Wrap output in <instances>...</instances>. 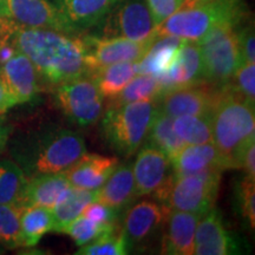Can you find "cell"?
Segmentation results:
<instances>
[{"instance_id":"cell-30","label":"cell","mask_w":255,"mask_h":255,"mask_svg":"<svg viewBox=\"0 0 255 255\" xmlns=\"http://www.w3.org/2000/svg\"><path fill=\"white\" fill-rule=\"evenodd\" d=\"M27 177L11 159L0 158V205H19Z\"/></svg>"},{"instance_id":"cell-18","label":"cell","mask_w":255,"mask_h":255,"mask_svg":"<svg viewBox=\"0 0 255 255\" xmlns=\"http://www.w3.org/2000/svg\"><path fill=\"white\" fill-rule=\"evenodd\" d=\"M237 241L223 227L221 215L210 208L197 223L194 239V254L228 255L238 251Z\"/></svg>"},{"instance_id":"cell-37","label":"cell","mask_w":255,"mask_h":255,"mask_svg":"<svg viewBox=\"0 0 255 255\" xmlns=\"http://www.w3.org/2000/svg\"><path fill=\"white\" fill-rule=\"evenodd\" d=\"M81 215L91 220V221L100 223V225L111 226L116 225L119 213L115 212L110 207L98 202V201H92V202L85 206V208L83 209Z\"/></svg>"},{"instance_id":"cell-5","label":"cell","mask_w":255,"mask_h":255,"mask_svg":"<svg viewBox=\"0 0 255 255\" xmlns=\"http://www.w3.org/2000/svg\"><path fill=\"white\" fill-rule=\"evenodd\" d=\"M158 111V100L138 101L108 108L103 117L105 138L119 154L131 156L148 136Z\"/></svg>"},{"instance_id":"cell-34","label":"cell","mask_w":255,"mask_h":255,"mask_svg":"<svg viewBox=\"0 0 255 255\" xmlns=\"http://www.w3.org/2000/svg\"><path fill=\"white\" fill-rule=\"evenodd\" d=\"M129 253L123 232L108 233L81 246L76 254L81 255H126Z\"/></svg>"},{"instance_id":"cell-43","label":"cell","mask_w":255,"mask_h":255,"mask_svg":"<svg viewBox=\"0 0 255 255\" xmlns=\"http://www.w3.org/2000/svg\"><path fill=\"white\" fill-rule=\"evenodd\" d=\"M8 136H9L8 127H6L4 122L0 120V152L4 150L6 144H7Z\"/></svg>"},{"instance_id":"cell-3","label":"cell","mask_w":255,"mask_h":255,"mask_svg":"<svg viewBox=\"0 0 255 255\" xmlns=\"http://www.w3.org/2000/svg\"><path fill=\"white\" fill-rule=\"evenodd\" d=\"M213 143L221 154L227 169L239 168L244 149L255 139L254 107L238 94L220 92L210 113Z\"/></svg>"},{"instance_id":"cell-10","label":"cell","mask_w":255,"mask_h":255,"mask_svg":"<svg viewBox=\"0 0 255 255\" xmlns=\"http://www.w3.org/2000/svg\"><path fill=\"white\" fill-rule=\"evenodd\" d=\"M110 14L104 37H122L133 41L157 37V26L145 0H120Z\"/></svg>"},{"instance_id":"cell-41","label":"cell","mask_w":255,"mask_h":255,"mask_svg":"<svg viewBox=\"0 0 255 255\" xmlns=\"http://www.w3.org/2000/svg\"><path fill=\"white\" fill-rule=\"evenodd\" d=\"M17 28L18 26L11 19L0 14V47L8 43L9 40H12Z\"/></svg>"},{"instance_id":"cell-26","label":"cell","mask_w":255,"mask_h":255,"mask_svg":"<svg viewBox=\"0 0 255 255\" xmlns=\"http://www.w3.org/2000/svg\"><path fill=\"white\" fill-rule=\"evenodd\" d=\"M55 229L51 208L41 206L23 207L20 212V231L24 247L36 246L46 233Z\"/></svg>"},{"instance_id":"cell-8","label":"cell","mask_w":255,"mask_h":255,"mask_svg":"<svg viewBox=\"0 0 255 255\" xmlns=\"http://www.w3.org/2000/svg\"><path fill=\"white\" fill-rule=\"evenodd\" d=\"M56 102L70 120L82 127L95 124L104 111V96L90 76L58 85Z\"/></svg>"},{"instance_id":"cell-25","label":"cell","mask_w":255,"mask_h":255,"mask_svg":"<svg viewBox=\"0 0 255 255\" xmlns=\"http://www.w3.org/2000/svg\"><path fill=\"white\" fill-rule=\"evenodd\" d=\"M96 190L81 189L70 186L60 194L55 206L51 208L53 220H55V229L53 232H60V229L69 225L76 218L81 216L83 209L89 203L95 201Z\"/></svg>"},{"instance_id":"cell-2","label":"cell","mask_w":255,"mask_h":255,"mask_svg":"<svg viewBox=\"0 0 255 255\" xmlns=\"http://www.w3.org/2000/svg\"><path fill=\"white\" fill-rule=\"evenodd\" d=\"M87 154L81 133L63 128H50L25 137L13 146L15 163L27 178L62 173Z\"/></svg>"},{"instance_id":"cell-21","label":"cell","mask_w":255,"mask_h":255,"mask_svg":"<svg viewBox=\"0 0 255 255\" xmlns=\"http://www.w3.org/2000/svg\"><path fill=\"white\" fill-rule=\"evenodd\" d=\"M132 164L117 165L103 186L96 190L95 201L121 213L129 208L136 199Z\"/></svg>"},{"instance_id":"cell-4","label":"cell","mask_w":255,"mask_h":255,"mask_svg":"<svg viewBox=\"0 0 255 255\" xmlns=\"http://www.w3.org/2000/svg\"><path fill=\"white\" fill-rule=\"evenodd\" d=\"M247 15L244 0H203L183 6L157 26V36L199 41L215 25L239 26Z\"/></svg>"},{"instance_id":"cell-7","label":"cell","mask_w":255,"mask_h":255,"mask_svg":"<svg viewBox=\"0 0 255 255\" xmlns=\"http://www.w3.org/2000/svg\"><path fill=\"white\" fill-rule=\"evenodd\" d=\"M222 171L221 168L212 167L193 174H174L163 205L169 210L206 214L218 196Z\"/></svg>"},{"instance_id":"cell-29","label":"cell","mask_w":255,"mask_h":255,"mask_svg":"<svg viewBox=\"0 0 255 255\" xmlns=\"http://www.w3.org/2000/svg\"><path fill=\"white\" fill-rule=\"evenodd\" d=\"M162 91L157 77L148 73H137L119 95L111 98L108 108H117L131 102L158 100Z\"/></svg>"},{"instance_id":"cell-38","label":"cell","mask_w":255,"mask_h":255,"mask_svg":"<svg viewBox=\"0 0 255 255\" xmlns=\"http://www.w3.org/2000/svg\"><path fill=\"white\" fill-rule=\"evenodd\" d=\"M156 26L182 7L184 0H145Z\"/></svg>"},{"instance_id":"cell-42","label":"cell","mask_w":255,"mask_h":255,"mask_svg":"<svg viewBox=\"0 0 255 255\" xmlns=\"http://www.w3.org/2000/svg\"><path fill=\"white\" fill-rule=\"evenodd\" d=\"M14 105H17V102H15L13 96L9 94L7 88L5 87V84L0 79V115L5 114L6 111H8Z\"/></svg>"},{"instance_id":"cell-32","label":"cell","mask_w":255,"mask_h":255,"mask_svg":"<svg viewBox=\"0 0 255 255\" xmlns=\"http://www.w3.org/2000/svg\"><path fill=\"white\" fill-rule=\"evenodd\" d=\"M19 205H0V245L4 248L24 247Z\"/></svg>"},{"instance_id":"cell-46","label":"cell","mask_w":255,"mask_h":255,"mask_svg":"<svg viewBox=\"0 0 255 255\" xmlns=\"http://www.w3.org/2000/svg\"><path fill=\"white\" fill-rule=\"evenodd\" d=\"M1 253H4V247L1 246V245H0V254Z\"/></svg>"},{"instance_id":"cell-17","label":"cell","mask_w":255,"mask_h":255,"mask_svg":"<svg viewBox=\"0 0 255 255\" xmlns=\"http://www.w3.org/2000/svg\"><path fill=\"white\" fill-rule=\"evenodd\" d=\"M0 79L17 104L32 101L39 91V75L36 68L30 58L18 50L13 56L0 64Z\"/></svg>"},{"instance_id":"cell-45","label":"cell","mask_w":255,"mask_h":255,"mask_svg":"<svg viewBox=\"0 0 255 255\" xmlns=\"http://www.w3.org/2000/svg\"><path fill=\"white\" fill-rule=\"evenodd\" d=\"M199 1H203V0H184V2H183V5H182V7H183V6H189V5H193V4H195V2H199Z\"/></svg>"},{"instance_id":"cell-6","label":"cell","mask_w":255,"mask_h":255,"mask_svg":"<svg viewBox=\"0 0 255 255\" xmlns=\"http://www.w3.org/2000/svg\"><path fill=\"white\" fill-rule=\"evenodd\" d=\"M235 28L233 24H218L197 41L205 82L223 87L233 81L240 68L242 57Z\"/></svg>"},{"instance_id":"cell-14","label":"cell","mask_w":255,"mask_h":255,"mask_svg":"<svg viewBox=\"0 0 255 255\" xmlns=\"http://www.w3.org/2000/svg\"><path fill=\"white\" fill-rule=\"evenodd\" d=\"M157 79L163 91L173 88L195 87L206 83L197 41L183 39L174 63Z\"/></svg>"},{"instance_id":"cell-1","label":"cell","mask_w":255,"mask_h":255,"mask_svg":"<svg viewBox=\"0 0 255 255\" xmlns=\"http://www.w3.org/2000/svg\"><path fill=\"white\" fill-rule=\"evenodd\" d=\"M13 44L26 55L38 75L51 85H62L89 76L83 38L50 28L18 27Z\"/></svg>"},{"instance_id":"cell-36","label":"cell","mask_w":255,"mask_h":255,"mask_svg":"<svg viewBox=\"0 0 255 255\" xmlns=\"http://www.w3.org/2000/svg\"><path fill=\"white\" fill-rule=\"evenodd\" d=\"M238 203L240 206L242 218L246 220L252 231L255 227V180H251L247 176L242 178L239 184Z\"/></svg>"},{"instance_id":"cell-28","label":"cell","mask_w":255,"mask_h":255,"mask_svg":"<svg viewBox=\"0 0 255 255\" xmlns=\"http://www.w3.org/2000/svg\"><path fill=\"white\" fill-rule=\"evenodd\" d=\"M173 122V117L158 109L146 136L150 145L161 150L170 161L187 145V143L175 132Z\"/></svg>"},{"instance_id":"cell-23","label":"cell","mask_w":255,"mask_h":255,"mask_svg":"<svg viewBox=\"0 0 255 255\" xmlns=\"http://www.w3.org/2000/svg\"><path fill=\"white\" fill-rule=\"evenodd\" d=\"M175 175L197 173L203 169L218 167L226 170L225 161L213 142L202 144H187L171 159Z\"/></svg>"},{"instance_id":"cell-27","label":"cell","mask_w":255,"mask_h":255,"mask_svg":"<svg viewBox=\"0 0 255 255\" xmlns=\"http://www.w3.org/2000/svg\"><path fill=\"white\" fill-rule=\"evenodd\" d=\"M137 73L135 62H121L103 66L91 73L104 98H114Z\"/></svg>"},{"instance_id":"cell-24","label":"cell","mask_w":255,"mask_h":255,"mask_svg":"<svg viewBox=\"0 0 255 255\" xmlns=\"http://www.w3.org/2000/svg\"><path fill=\"white\" fill-rule=\"evenodd\" d=\"M182 41L174 36H157L144 57L136 63L137 73H148L155 77L163 75L174 63Z\"/></svg>"},{"instance_id":"cell-16","label":"cell","mask_w":255,"mask_h":255,"mask_svg":"<svg viewBox=\"0 0 255 255\" xmlns=\"http://www.w3.org/2000/svg\"><path fill=\"white\" fill-rule=\"evenodd\" d=\"M5 2L6 15L18 27L50 28L69 33L58 9L49 0H5Z\"/></svg>"},{"instance_id":"cell-20","label":"cell","mask_w":255,"mask_h":255,"mask_svg":"<svg viewBox=\"0 0 255 255\" xmlns=\"http://www.w3.org/2000/svg\"><path fill=\"white\" fill-rule=\"evenodd\" d=\"M119 165V158L84 154L63 173L72 187L97 190Z\"/></svg>"},{"instance_id":"cell-39","label":"cell","mask_w":255,"mask_h":255,"mask_svg":"<svg viewBox=\"0 0 255 255\" xmlns=\"http://www.w3.org/2000/svg\"><path fill=\"white\" fill-rule=\"evenodd\" d=\"M242 63H255V38L253 25L248 24L237 31Z\"/></svg>"},{"instance_id":"cell-12","label":"cell","mask_w":255,"mask_h":255,"mask_svg":"<svg viewBox=\"0 0 255 255\" xmlns=\"http://www.w3.org/2000/svg\"><path fill=\"white\" fill-rule=\"evenodd\" d=\"M168 213L169 209L163 203L154 201H142L127 209L122 232L128 250L150 240L163 227Z\"/></svg>"},{"instance_id":"cell-31","label":"cell","mask_w":255,"mask_h":255,"mask_svg":"<svg viewBox=\"0 0 255 255\" xmlns=\"http://www.w3.org/2000/svg\"><path fill=\"white\" fill-rule=\"evenodd\" d=\"M174 130L187 144L213 142L212 119L209 115H186L174 119Z\"/></svg>"},{"instance_id":"cell-15","label":"cell","mask_w":255,"mask_h":255,"mask_svg":"<svg viewBox=\"0 0 255 255\" xmlns=\"http://www.w3.org/2000/svg\"><path fill=\"white\" fill-rule=\"evenodd\" d=\"M219 96L197 85L168 89L159 96L158 109L173 119L186 115H209Z\"/></svg>"},{"instance_id":"cell-9","label":"cell","mask_w":255,"mask_h":255,"mask_svg":"<svg viewBox=\"0 0 255 255\" xmlns=\"http://www.w3.org/2000/svg\"><path fill=\"white\" fill-rule=\"evenodd\" d=\"M136 196L151 195L164 203L174 180L171 162L152 145L141 149L132 165Z\"/></svg>"},{"instance_id":"cell-33","label":"cell","mask_w":255,"mask_h":255,"mask_svg":"<svg viewBox=\"0 0 255 255\" xmlns=\"http://www.w3.org/2000/svg\"><path fill=\"white\" fill-rule=\"evenodd\" d=\"M115 231H117V225H100V223L91 221V220L81 215L60 229L59 233L68 234L75 241V244L81 247L96 240L102 235Z\"/></svg>"},{"instance_id":"cell-35","label":"cell","mask_w":255,"mask_h":255,"mask_svg":"<svg viewBox=\"0 0 255 255\" xmlns=\"http://www.w3.org/2000/svg\"><path fill=\"white\" fill-rule=\"evenodd\" d=\"M235 91L242 100L253 105L255 103V63H242L234 77Z\"/></svg>"},{"instance_id":"cell-22","label":"cell","mask_w":255,"mask_h":255,"mask_svg":"<svg viewBox=\"0 0 255 255\" xmlns=\"http://www.w3.org/2000/svg\"><path fill=\"white\" fill-rule=\"evenodd\" d=\"M71 186L62 173L43 174L27 178L19 206H41L52 208L60 194Z\"/></svg>"},{"instance_id":"cell-40","label":"cell","mask_w":255,"mask_h":255,"mask_svg":"<svg viewBox=\"0 0 255 255\" xmlns=\"http://www.w3.org/2000/svg\"><path fill=\"white\" fill-rule=\"evenodd\" d=\"M239 168L245 171L248 178L255 180V139L242 151L239 159Z\"/></svg>"},{"instance_id":"cell-19","label":"cell","mask_w":255,"mask_h":255,"mask_svg":"<svg viewBox=\"0 0 255 255\" xmlns=\"http://www.w3.org/2000/svg\"><path fill=\"white\" fill-rule=\"evenodd\" d=\"M202 214L197 213L169 210L163 225L164 233L162 238V254L168 255H193L194 239L197 223Z\"/></svg>"},{"instance_id":"cell-44","label":"cell","mask_w":255,"mask_h":255,"mask_svg":"<svg viewBox=\"0 0 255 255\" xmlns=\"http://www.w3.org/2000/svg\"><path fill=\"white\" fill-rule=\"evenodd\" d=\"M0 14L7 17V15H6V2H5V0H0Z\"/></svg>"},{"instance_id":"cell-11","label":"cell","mask_w":255,"mask_h":255,"mask_svg":"<svg viewBox=\"0 0 255 255\" xmlns=\"http://www.w3.org/2000/svg\"><path fill=\"white\" fill-rule=\"evenodd\" d=\"M157 38V37H156ZM155 38V39H156ZM133 41L122 37H91L83 38L87 52L89 76L103 66L121 62H139L154 40Z\"/></svg>"},{"instance_id":"cell-13","label":"cell","mask_w":255,"mask_h":255,"mask_svg":"<svg viewBox=\"0 0 255 255\" xmlns=\"http://www.w3.org/2000/svg\"><path fill=\"white\" fill-rule=\"evenodd\" d=\"M120 0H57L56 7L70 34H78L100 25Z\"/></svg>"}]
</instances>
